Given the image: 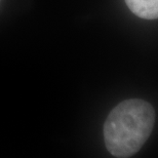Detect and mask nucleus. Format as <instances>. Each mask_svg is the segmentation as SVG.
I'll return each instance as SVG.
<instances>
[{
	"instance_id": "nucleus-1",
	"label": "nucleus",
	"mask_w": 158,
	"mask_h": 158,
	"mask_svg": "<svg viewBox=\"0 0 158 158\" xmlns=\"http://www.w3.org/2000/svg\"><path fill=\"white\" fill-rule=\"evenodd\" d=\"M155 123L151 104L141 99L119 103L104 124V140L108 151L119 158L131 157L146 143Z\"/></svg>"
},
{
	"instance_id": "nucleus-2",
	"label": "nucleus",
	"mask_w": 158,
	"mask_h": 158,
	"mask_svg": "<svg viewBox=\"0 0 158 158\" xmlns=\"http://www.w3.org/2000/svg\"><path fill=\"white\" fill-rule=\"evenodd\" d=\"M135 15L145 20L158 19V0H124Z\"/></svg>"
}]
</instances>
